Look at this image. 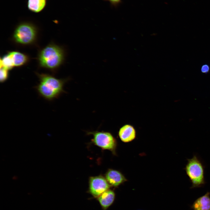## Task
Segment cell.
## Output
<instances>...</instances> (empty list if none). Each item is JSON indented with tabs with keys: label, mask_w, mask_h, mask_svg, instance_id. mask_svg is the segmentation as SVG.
<instances>
[{
	"label": "cell",
	"mask_w": 210,
	"mask_h": 210,
	"mask_svg": "<svg viewBox=\"0 0 210 210\" xmlns=\"http://www.w3.org/2000/svg\"><path fill=\"white\" fill-rule=\"evenodd\" d=\"M89 189L90 193L95 197H98L108 190L110 185L106 178L101 176L91 177L89 179Z\"/></svg>",
	"instance_id": "obj_6"
},
{
	"label": "cell",
	"mask_w": 210,
	"mask_h": 210,
	"mask_svg": "<svg viewBox=\"0 0 210 210\" xmlns=\"http://www.w3.org/2000/svg\"><path fill=\"white\" fill-rule=\"evenodd\" d=\"M39 83L35 87L39 95L48 101L57 98L64 92L66 80L58 79L48 74H38Z\"/></svg>",
	"instance_id": "obj_1"
},
{
	"label": "cell",
	"mask_w": 210,
	"mask_h": 210,
	"mask_svg": "<svg viewBox=\"0 0 210 210\" xmlns=\"http://www.w3.org/2000/svg\"><path fill=\"white\" fill-rule=\"evenodd\" d=\"M8 70L3 67H0V81L3 83L6 81L8 77Z\"/></svg>",
	"instance_id": "obj_14"
},
{
	"label": "cell",
	"mask_w": 210,
	"mask_h": 210,
	"mask_svg": "<svg viewBox=\"0 0 210 210\" xmlns=\"http://www.w3.org/2000/svg\"><path fill=\"white\" fill-rule=\"evenodd\" d=\"M105 178L111 186L116 187L127 181L126 179L120 172L109 169L105 174Z\"/></svg>",
	"instance_id": "obj_7"
},
{
	"label": "cell",
	"mask_w": 210,
	"mask_h": 210,
	"mask_svg": "<svg viewBox=\"0 0 210 210\" xmlns=\"http://www.w3.org/2000/svg\"><path fill=\"white\" fill-rule=\"evenodd\" d=\"M93 136L92 141L96 145L104 149L114 152L116 146L115 138L110 133L107 132L95 131L88 132Z\"/></svg>",
	"instance_id": "obj_5"
},
{
	"label": "cell",
	"mask_w": 210,
	"mask_h": 210,
	"mask_svg": "<svg viewBox=\"0 0 210 210\" xmlns=\"http://www.w3.org/2000/svg\"><path fill=\"white\" fill-rule=\"evenodd\" d=\"M118 136L121 140L123 142H129L135 139L136 136V130L132 125L130 124H126L120 129Z\"/></svg>",
	"instance_id": "obj_8"
},
{
	"label": "cell",
	"mask_w": 210,
	"mask_h": 210,
	"mask_svg": "<svg viewBox=\"0 0 210 210\" xmlns=\"http://www.w3.org/2000/svg\"><path fill=\"white\" fill-rule=\"evenodd\" d=\"M110 2L113 3H118L120 0H109Z\"/></svg>",
	"instance_id": "obj_16"
},
{
	"label": "cell",
	"mask_w": 210,
	"mask_h": 210,
	"mask_svg": "<svg viewBox=\"0 0 210 210\" xmlns=\"http://www.w3.org/2000/svg\"><path fill=\"white\" fill-rule=\"evenodd\" d=\"M48 0H28L27 7L31 12L37 13L42 11L46 6Z\"/></svg>",
	"instance_id": "obj_11"
},
{
	"label": "cell",
	"mask_w": 210,
	"mask_h": 210,
	"mask_svg": "<svg viewBox=\"0 0 210 210\" xmlns=\"http://www.w3.org/2000/svg\"><path fill=\"white\" fill-rule=\"evenodd\" d=\"M210 69V67L208 65L204 64L201 66V71L203 73L207 74L209 72Z\"/></svg>",
	"instance_id": "obj_15"
},
{
	"label": "cell",
	"mask_w": 210,
	"mask_h": 210,
	"mask_svg": "<svg viewBox=\"0 0 210 210\" xmlns=\"http://www.w3.org/2000/svg\"><path fill=\"white\" fill-rule=\"evenodd\" d=\"M14 66L12 59L9 53L3 57L2 59H1L0 67H3L8 70L12 69Z\"/></svg>",
	"instance_id": "obj_13"
},
{
	"label": "cell",
	"mask_w": 210,
	"mask_h": 210,
	"mask_svg": "<svg viewBox=\"0 0 210 210\" xmlns=\"http://www.w3.org/2000/svg\"><path fill=\"white\" fill-rule=\"evenodd\" d=\"M12 59L14 66H19L24 64L28 60L27 57L24 54L17 51L9 53Z\"/></svg>",
	"instance_id": "obj_12"
},
{
	"label": "cell",
	"mask_w": 210,
	"mask_h": 210,
	"mask_svg": "<svg viewBox=\"0 0 210 210\" xmlns=\"http://www.w3.org/2000/svg\"><path fill=\"white\" fill-rule=\"evenodd\" d=\"M64 58L63 50L54 45H49L40 52L38 57L40 65L50 69L58 67L62 63Z\"/></svg>",
	"instance_id": "obj_3"
},
{
	"label": "cell",
	"mask_w": 210,
	"mask_h": 210,
	"mask_svg": "<svg viewBox=\"0 0 210 210\" xmlns=\"http://www.w3.org/2000/svg\"><path fill=\"white\" fill-rule=\"evenodd\" d=\"M36 29L32 24L23 22L19 24L15 29L13 38L17 43L23 44H28L34 40L36 35Z\"/></svg>",
	"instance_id": "obj_4"
},
{
	"label": "cell",
	"mask_w": 210,
	"mask_h": 210,
	"mask_svg": "<svg viewBox=\"0 0 210 210\" xmlns=\"http://www.w3.org/2000/svg\"><path fill=\"white\" fill-rule=\"evenodd\" d=\"M115 198V194L114 192L111 190H108L98 197V200L102 206L106 209L113 203Z\"/></svg>",
	"instance_id": "obj_10"
},
{
	"label": "cell",
	"mask_w": 210,
	"mask_h": 210,
	"mask_svg": "<svg viewBox=\"0 0 210 210\" xmlns=\"http://www.w3.org/2000/svg\"><path fill=\"white\" fill-rule=\"evenodd\" d=\"M187 160L184 170L192 183L190 188L203 186L205 184V166L202 161L196 155L191 159H187Z\"/></svg>",
	"instance_id": "obj_2"
},
{
	"label": "cell",
	"mask_w": 210,
	"mask_h": 210,
	"mask_svg": "<svg viewBox=\"0 0 210 210\" xmlns=\"http://www.w3.org/2000/svg\"><path fill=\"white\" fill-rule=\"evenodd\" d=\"M191 207L193 210H210V192H207L197 199Z\"/></svg>",
	"instance_id": "obj_9"
}]
</instances>
